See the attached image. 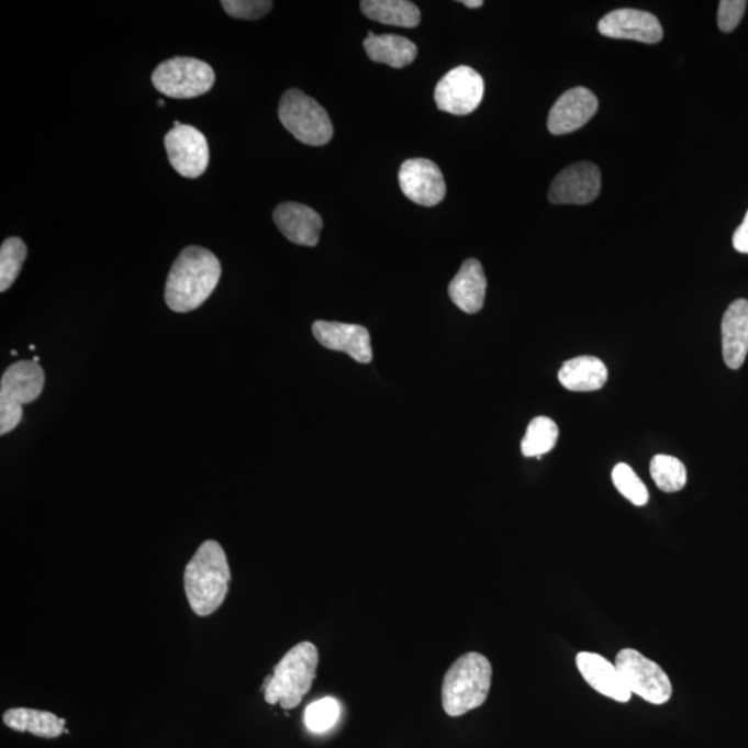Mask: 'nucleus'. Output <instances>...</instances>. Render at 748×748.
<instances>
[{
  "instance_id": "20",
  "label": "nucleus",
  "mask_w": 748,
  "mask_h": 748,
  "mask_svg": "<svg viewBox=\"0 0 748 748\" xmlns=\"http://www.w3.org/2000/svg\"><path fill=\"white\" fill-rule=\"evenodd\" d=\"M607 380L606 365L595 357H578L567 360L559 371L561 386L576 392L601 390Z\"/></svg>"
},
{
  "instance_id": "26",
  "label": "nucleus",
  "mask_w": 748,
  "mask_h": 748,
  "mask_svg": "<svg viewBox=\"0 0 748 748\" xmlns=\"http://www.w3.org/2000/svg\"><path fill=\"white\" fill-rule=\"evenodd\" d=\"M26 254L29 249L21 238L10 237L3 242L0 248V291L2 293L12 288L15 279L19 278Z\"/></svg>"
},
{
  "instance_id": "23",
  "label": "nucleus",
  "mask_w": 748,
  "mask_h": 748,
  "mask_svg": "<svg viewBox=\"0 0 748 748\" xmlns=\"http://www.w3.org/2000/svg\"><path fill=\"white\" fill-rule=\"evenodd\" d=\"M360 10L369 20L402 29H415L422 20L421 10L410 0H364Z\"/></svg>"
},
{
  "instance_id": "4",
  "label": "nucleus",
  "mask_w": 748,
  "mask_h": 748,
  "mask_svg": "<svg viewBox=\"0 0 748 748\" xmlns=\"http://www.w3.org/2000/svg\"><path fill=\"white\" fill-rule=\"evenodd\" d=\"M492 682V666L481 652L460 656L445 673L443 707L449 716H460L487 702Z\"/></svg>"
},
{
  "instance_id": "24",
  "label": "nucleus",
  "mask_w": 748,
  "mask_h": 748,
  "mask_svg": "<svg viewBox=\"0 0 748 748\" xmlns=\"http://www.w3.org/2000/svg\"><path fill=\"white\" fill-rule=\"evenodd\" d=\"M559 438V427L549 417H535L528 424L522 442V453L525 458H543V455L550 453L556 447Z\"/></svg>"
},
{
  "instance_id": "16",
  "label": "nucleus",
  "mask_w": 748,
  "mask_h": 748,
  "mask_svg": "<svg viewBox=\"0 0 748 748\" xmlns=\"http://www.w3.org/2000/svg\"><path fill=\"white\" fill-rule=\"evenodd\" d=\"M273 221L291 243L305 247H315L320 243L323 221L311 206L300 203H282L276 206Z\"/></svg>"
},
{
  "instance_id": "6",
  "label": "nucleus",
  "mask_w": 748,
  "mask_h": 748,
  "mask_svg": "<svg viewBox=\"0 0 748 748\" xmlns=\"http://www.w3.org/2000/svg\"><path fill=\"white\" fill-rule=\"evenodd\" d=\"M279 120L297 141L308 146H323L332 141L331 116L300 89H290L280 99Z\"/></svg>"
},
{
  "instance_id": "31",
  "label": "nucleus",
  "mask_w": 748,
  "mask_h": 748,
  "mask_svg": "<svg viewBox=\"0 0 748 748\" xmlns=\"http://www.w3.org/2000/svg\"><path fill=\"white\" fill-rule=\"evenodd\" d=\"M734 247L736 252L748 254V211L743 224L737 227L734 235Z\"/></svg>"
},
{
  "instance_id": "10",
  "label": "nucleus",
  "mask_w": 748,
  "mask_h": 748,
  "mask_svg": "<svg viewBox=\"0 0 748 748\" xmlns=\"http://www.w3.org/2000/svg\"><path fill=\"white\" fill-rule=\"evenodd\" d=\"M164 145L172 168L185 178H199L209 167V143L203 132L192 125L169 131Z\"/></svg>"
},
{
  "instance_id": "3",
  "label": "nucleus",
  "mask_w": 748,
  "mask_h": 748,
  "mask_svg": "<svg viewBox=\"0 0 748 748\" xmlns=\"http://www.w3.org/2000/svg\"><path fill=\"white\" fill-rule=\"evenodd\" d=\"M320 666V651L311 641H301L286 652L275 667L272 676L265 679L263 691L265 702L280 704L284 710L299 707L302 699L311 691Z\"/></svg>"
},
{
  "instance_id": "12",
  "label": "nucleus",
  "mask_w": 748,
  "mask_h": 748,
  "mask_svg": "<svg viewBox=\"0 0 748 748\" xmlns=\"http://www.w3.org/2000/svg\"><path fill=\"white\" fill-rule=\"evenodd\" d=\"M601 169L593 163L582 161L567 167L554 179L548 198L554 204L583 205L601 193Z\"/></svg>"
},
{
  "instance_id": "19",
  "label": "nucleus",
  "mask_w": 748,
  "mask_h": 748,
  "mask_svg": "<svg viewBox=\"0 0 748 748\" xmlns=\"http://www.w3.org/2000/svg\"><path fill=\"white\" fill-rule=\"evenodd\" d=\"M723 354L726 366L740 369L748 354V301L736 300L723 320Z\"/></svg>"
},
{
  "instance_id": "34",
  "label": "nucleus",
  "mask_w": 748,
  "mask_h": 748,
  "mask_svg": "<svg viewBox=\"0 0 748 748\" xmlns=\"http://www.w3.org/2000/svg\"><path fill=\"white\" fill-rule=\"evenodd\" d=\"M180 125H182V124H180L179 121L174 122V129H179Z\"/></svg>"
},
{
  "instance_id": "7",
  "label": "nucleus",
  "mask_w": 748,
  "mask_h": 748,
  "mask_svg": "<svg viewBox=\"0 0 748 748\" xmlns=\"http://www.w3.org/2000/svg\"><path fill=\"white\" fill-rule=\"evenodd\" d=\"M152 81L154 88L168 98L192 99L210 92L215 72L199 58L174 57L154 70Z\"/></svg>"
},
{
  "instance_id": "32",
  "label": "nucleus",
  "mask_w": 748,
  "mask_h": 748,
  "mask_svg": "<svg viewBox=\"0 0 748 748\" xmlns=\"http://www.w3.org/2000/svg\"><path fill=\"white\" fill-rule=\"evenodd\" d=\"M464 4V7L469 8V9H479L484 4L482 0H461L460 2Z\"/></svg>"
},
{
  "instance_id": "22",
  "label": "nucleus",
  "mask_w": 748,
  "mask_h": 748,
  "mask_svg": "<svg viewBox=\"0 0 748 748\" xmlns=\"http://www.w3.org/2000/svg\"><path fill=\"white\" fill-rule=\"evenodd\" d=\"M3 723L15 732H29V734L44 737V739H56V737L67 734L66 719L58 718L49 711L34 708H10L3 714Z\"/></svg>"
},
{
  "instance_id": "18",
  "label": "nucleus",
  "mask_w": 748,
  "mask_h": 748,
  "mask_svg": "<svg viewBox=\"0 0 748 748\" xmlns=\"http://www.w3.org/2000/svg\"><path fill=\"white\" fill-rule=\"evenodd\" d=\"M448 293L454 304L466 314H477L484 306L487 278L479 259H466L453 282Z\"/></svg>"
},
{
  "instance_id": "1",
  "label": "nucleus",
  "mask_w": 748,
  "mask_h": 748,
  "mask_svg": "<svg viewBox=\"0 0 748 748\" xmlns=\"http://www.w3.org/2000/svg\"><path fill=\"white\" fill-rule=\"evenodd\" d=\"M221 272V264L210 249L199 246L182 249L167 279L169 310L179 314L198 310L216 289Z\"/></svg>"
},
{
  "instance_id": "25",
  "label": "nucleus",
  "mask_w": 748,
  "mask_h": 748,
  "mask_svg": "<svg viewBox=\"0 0 748 748\" xmlns=\"http://www.w3.org/2000/svg\"><path fill=\"white\" fill-rule=\"evenodd\" d=\"M650 475L656 485L667 493L683 490L688 482L686 467L673 456L656 455L651 459Z\"/></svg>"
},
{
  "instance_id": "9",
  "label": "nucleus",
  "mask_w": 748,
  "mask_h": 748,
  "mask_svg": "<svg viewBox=\"0 0 748 748\" xmlns=\"http://www.w3.org/2000/svg\"><path fill=\"white\" fill-rule=\"evenodd\" d=\"M485 83L475 68L459 66L445 74L435 87L437 108L453 115L473 113L484 99Z\"/></svg>"
},
{
  "instance_id": "27",
  "label": "nucleus",
  "mask_w": 748,
  "mask_h": 748,
  "mask_svg": "<svg viewBox=\"0 0 748 748\" xmlns=\"http://www.w3.org/2000/svg\"><path fill=\"white\" fill-rule=\"evenodd\" d=\"M342 708L336 699L325 697L308 705L304 713V723L308 729L314 734H323L331 730L337 724Z\"/></svg>"
},
{
  "instance_id": "11",
  "label": "nucleus",
  "mask_w": 748,
  "mask_h": 748,
  "mask_svg": "<svg viewBox=\"0 0 748 748\" xmlns=\"http://www.w3.org/2000/svg\"><path fill=\"white\" fill-rule=\"evenodd\" d=\"M398 180L402 193L417 205H438L447 194L442 169L427 158H411L403 163Z\"/></svg>"
},
{
  "instance_id": "8",
  "label": "nucleus",
  "mask_w": 748,
  "mask_h": 748,
  "mask_svg": "<svg viewBox=\"0 0 748 748\" xmlns=\"http://www.w3.org/2000/svg\"><path fill=\"white\" fill-rule=\"evenodd\" d=\"M633 694L647 703L661 705L671 699L672 684L659 665L634 649L621 650L614 662Z\"/></svg>"
},
{
  "instance_id": "33",
  "label": "nucleus",
  "mask_w": 748,
  "mask_h": 748,
  "mask_svg": "<svg viewBox=\"0 0 748 748\" xmlns=\"http://www.w3.org/2000/svg\"><path fill=\"white\" fill-rule=\"evenodd\" d=\"M157 104H158V108H164V105H166V102H164V100L160 99V100H158Z\"/></svg>"
},
{
  "instance_id": "35",
  "label": "nucleus",
  "mask_w": 748,
  "mask_h": 748,
  "mask_svg": "<svg viewBox=\"0 0 748 748\" xmlns=\"http://www.w3.org/2000/svg\"><path fill=\"white\" fill-rule=\"evenodd\" d=\"M34 362L38 364L40 362V357H34Z\"/></svg>"
},
{
  "instance_id": "28",
  "label": "nucleus",
  "mask_w": 748,
  "mask_h": 748,
  "mask_svg": "<svg viewBox=\"0 0 748 748\" xmlns=\"http://www.w3.org/2000/svg\"><path fill=\"white\" fill-rule=\"evenodd\" d=\"M612 479L621 495L627 498L635 506H645L649 502V491L628 465L618 464L615 466Z\"/></svg>"
},
{
  "instance_id": "17",
  "label": "nucleus",
  "mask_w": 748,
  "mask_h": 748,
  "mask_svg": "<svg viewBox=\"0 0 748 748\" xmlns=\"http://www.w3.org/2000/svg\"><path fill=\"white\" fill-rule=\"evenodd\" d=\"M577 667L585 681L596 692L618 703H627L633 693L629 692L617 666L596 652L581 651L577 656Z\"/></svg>"
},
{
  "instance_id": "21",
  "label": "nucleus",
  "mask_w": 748,
  "mask_h": 748,
  "mask_svg": "<svg viewBox=\"0 0 748 748\" xmlns=\"http://www.w3.org/2000/svg\"><path fill=\"white\" fill-rule=\"evenodd\" d=\"M364 46L370 60L392 68L410 66L417 57V46L400 35H375L370 31Z\"/></svg>"
},
{
  "instance_id": "13",
  "label": "nucleus",
  "mask_w": 748,
  "mask_h": 748,
  "mask_svg": "<svg viewBox=\"0 0 748 748\" xmlns=\"http://www.w3.org/2000/svg\"><path fill=\"white\" fill-rule=\"evenodd\" d=\"M599 33L607 38L659 44L665 31L655 14L636 9H618L599 21Z\"/></svg>"
},
{
  "instance_id": "2",
  "label": "nucleus",
  "mask_w": 748,
  "mask_h": 748,
  "mask_svg": "<svg viewBox=\"0 0 748 748\" xmlns=\"http://www.w3.org/2000/svg\"><path fill=\"white\" fill-rule=\"evenodd\" d=\"M232 574L224 548L216 540H205L186 566L185 592L190 609L200 617H209L224 604L230 593Z\"/></svg>"
},
{
  "instance_id": "5",
  "label": "nucleus",
  "mask_w": 748,
  "mask_h": 748,
  "mask_svg": "<svg viewBox=\"0 0 748 748\" xmlns=\"http://www.w3.org/2000/svg\"><path fill=\"white\" fill-rule=\"evenodd\" d=\"M45 371L34 360L9 366L0 381V434L7 435L23 418V405L38 400L44 391Z\"/></svg>"
},
{
  "instance_id": "15",
  "label": "nucleus",
  "mask_w": 748,
  "mask_h": 748,
  "mask_svg": "<svg viewBox=\"0 0 748 748\" xmlns=\"http://www.w3.org/2000/svg\"><path fill=\"white\" fill-rule=\"evenodd\" d=\"M317 342L332 351L346 353L359 364L373 359L368 328L348 323L317 321L312 326Z\"/></svg>"
},
{
  "instance_id": "14",
  "label": "nucleus",
  "mask_w": 748,
  "mask_h": 748,
  "mask_svg": "<svg viewBox=\"0 0 748 748\" xmlns=\"http://www.w3.org/2000/svg\"><path fill=\"white\" fill-rule=\"evenodd\" d=\"M599 109V100L592 90L583 87L567 90L551 108L548 130L554 135H566L582 129Z\"/></svg>"
},
{
  "instance_id": "29",
  "label": "nucleus",
  "mask_w": 748,
  "mask_h": 748,
  "mask_svg": "<svg viewBox=\"0 0 748 748\" xmlns=\"http://www.w3.org/2000/svg\"><path fill=\"white\" fill-rule=\"evenodd\" d=\"M222 8L233 19L259 20L273 8L269 0H222Z\"/></svg>"
},
{
  "instance_id": "30",
  "label": "nucleus",
  "mask_w": 748,
  "mask_h": 748,
  "mask_svg": "<svg viewBox=\"0 0 748 748\" xmlns=\"http://www.w3.org/2000/svg\"><path fill=\"white\" fill-rule=\"evenodd\" d=\"M747 8L746 0H723L718 9V26L723 33H732L740 24Z\"/></svg>"
}]
</instances>
